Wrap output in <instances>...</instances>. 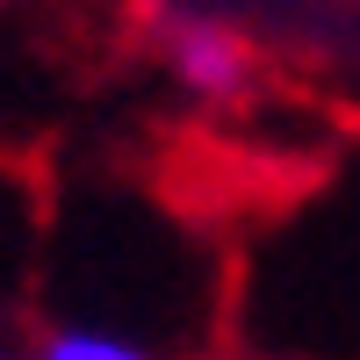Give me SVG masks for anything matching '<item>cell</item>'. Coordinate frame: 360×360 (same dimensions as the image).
I'll use <instances>...</instances> for the list:
<instances>
[{
	"instance_id": "6da1fadb",
	"label": "cell",
	"mask_w": 360,
	"mask_h": 360,
	"mask_svg": "<svg viewBox=\"0 0 360 360\" xmlns=\"http://www.w3.org/2000/svg\"><path fill=\"white\" fill-rule=\"evenodd\" d=\"M166 72L195 101L224 108V101H238L252 86V44L217 15H180V22H166Z\"/></svg>"
},
{
	"instance_id": "7a4b0ae2",
	"label": "cell",
	"mask_w": 360,
	"mask_h": 360,
	"mask_svg": "<svg viewBox=\"0 0 360 360\" xmlns=\"http://www.w3.org/2000/svg\"><path fill=\"white\" fill-rule=\"evenodd\" d=\"M37 360H159L144 339H130V332H115V324H51L44 332V346H37Z\"/></svg>"
},
{
	"instance_id": "3957f363",
	"label": "cell",
	"mask_w": 360,
	"mask_h": 360,
	"mask_svg": "<svg viewBox=\"0 0 360 360\" xmlns=\"http://www.w3.org/2000/svg\"><path fill=\"white\" fill-rule=\"evenodd\" d=\"M0 360H37V353H8V346H0Z\"/></svg>"
}]
</instances>
